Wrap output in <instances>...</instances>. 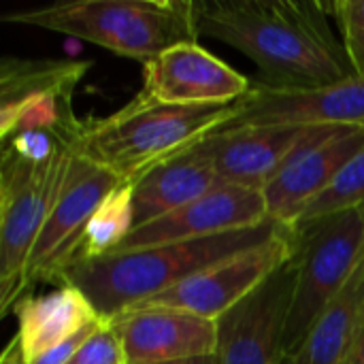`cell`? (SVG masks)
<instances>
[{
	"mask_svg": "<svg viewBox=\"0 0 364 364\" xmlns=\"http://www.w3.org/2000/svg\"><path fill=\"white\" fill-rule=\"evenodd\" d=\"M194 13L198 34L241 51L271 85L316 87L354 75L324 2L194 0Z\"/></svg>",
	"mask_w": 364,
	"mask_h": 364,
	"instance_id": "obj_1",
	"label": "cell"
},
{
	"mask_svg": "<svg viewBox=\"0 0 364 364\" xmlns=\"http://www.w3.org/2000/svg\"><path fill=\"white\" fill-rule=\"evenodd\" d=\"M286 228V224L267 220L260 226L218 237L111 252L68 267L60 284L77 286L96 311L109 320L222 260L279 237Z\"/></svg>",
	"mask_w": 364,
	"mask_h": 364,
	"instance_id": "obj_2",
	"label": "cell"
},
{
	"mask_svg": "<svg viewBox=\"0 0 364 364\" xmlns=\"http://www.w3.org/2000/svg\"><path fill=\"white\" fill-rule=\"evenodd\" d=\"M235 109L237 102L188 107L139 94L119 111L83 122L77 151L113 171L124 183H132L160 162L220 130Z\"/></svg>",
	"mask_w": 364,
	"mask_h": 364,
	"instance_id": "obj_3",
	"label": "cell"
},
{
	"mask_svg": "<svg viewBox=\"0 0 364 364\" xmlns=\"http://www.w3.org/2000/svg\"><path fill=\"white\" fill-rule=\"evenodd\" d=\"M2 19L68 34L143 64L200 36L194 0H75L15 11Z\"/></svg>",
	"mask_w": 364,
	"mask_h": 364,
	"instance_id": "obj_4",
	"label": "cell"
},
{
	"mask_svg": "<svg viewBox=\"0 0 364 364\" xmlns=\"http://www.w3.org/2000/svg\"><path fill=\"white\" fill-rule=\"evenodd\" d=\"M290 228L292 256L288 264L294 275V288L284 337L286 358L301 348L314 322L343 290L363 260L364 209Z\"/></svg>",
	"mask_w": 364,
	"mask_h": 364,
	"instance_id": "obj_5",
	"label": "cell"
},
{
	"mask_svg": "<svg viewBox=\"0 0 364 364\" xmlns=\"http://www.w3.org/2000/svg\"><path fill=\"white\" fill-rule=\"evenodd\" d=\"M75 149L47 164H32L2 151L0 158V314L6 316L23 294L32 247L62 188Z\"/></svg>",
	"mask_w": 364,
	"mask_h": 364,
	"instance_id": "obj_6",
	"label": "cell"
},
{
	"mask_svg": "<svg viewBox=\"0 0 364 364\" xmlns=\"http://www.w3.org/2000/svg\"><path fill=\"white\" fill-rule=\"evenodd\" d=\"M119 183L124 181L113 171L77 149L73 151L58 198L32 247L21 286L23 292L38 282H62L66 269L77 258L92 213Z\"/></svg>",
	"mask_w": 364,
	"mask_h": 364,
	"instance_id": "obj_7",
	"label": "cell"
},
{
	"mask_svg": "<svg viewBox=\"0 0 364 364\" xmlns=\"http://www.w3.org/2000/svg\"><path fill=\"white\" fill-rule=\"evenodd\" d=\"M290 256L292 228L288 226L279 237L222 260L134 307H171L218 320L258 290L290 260Z\"/></svg>",
	"mask_w": 364,
	"mask_h": 364,
	"instance_id": "obj_8",
	"label": "cell"
},
{
	"mask_svg": "<svg viewBox=\"0 0 364 364\" xmlns=\"http://www.w3.org/2000/svg\"><path fill=\"white\" fill-rule=\"evenodd\" d=\"M243 126H356L364 128V77L316 87H279L267 81L237 100L232 117L220 128Z\"/></svg>",
	"mask_w": 364,
	"mask_h": 364,
	"instance_id": "obj_9",
	"label": "cell"
},
{
	"mask_svg": "<svg viewBox=\"0 0 364 364\" xmlns=\"http://www.w3.org/2000/svg\"><path fill=\"white\" fill-rule=\"evenodd\" d=\"M294 275L286 262L258 290L215 320V364H284Z\"/></svg>",
	"mask_w": 364,
	"mask_h": 364,
	"instance_id": "obj_10",
	"label": "cell"
},
{
	"mask_svg": "<svg viewBox=\"0 0 364 364\" xmlns=\"http://www.w3.org/2000/svg\"><path fill=\"white\" fill-rule=\"evenodd\" d=\"M326 126H243L215 130L194 145L222 183L264 190L284 164Z\"/></svg>",
	"mask_w": 364,
	"mask_h": 364,
	"instance_id": "obj_11",
	"label": "cell"
},
{
	"mask_svg": "<svg viewBox=\"0 0 364 364\" xmlns=\"http://www.w3.org/2000/svg\"><path fill=\"white\" fill-rule=\"evenodd\" d=\"M252 83L198 43H181L143 64L141 94L168 105H232Z\"/></svg>",
	"mask_w": 364,
	"mask_h": 364,
	"instance_id": "obj_12",
	"label": "cell"
},
{
	"mask_svg": "<svg viewBox=\"0 0 364 364\" xmlns=\"http://www.w3.org/2000/svg\"><path fill=\"white\" fill-rule=\"evenodd\" d=\"M267 220V205L260 190L222 183L177 211L132 228L115 252L218 237L260 226Z\"/></svg>",
	"mask_w": 364,
	"mask_h": 364,
	"instance_id": "obj_13",
	"label": "cell"
},
{
	"mask_svg": "<svg viewBox=\"0 0 364 364\" xmlns=\"http://www.w3.org/2000/svg\"><path fill=\"white\" fill-rule=\"evenodd\" d=\"M124 350V364H171L215 356V320L171 309L132 307L109 318Z\"/></svg>",
	"mask_w": 364,
	"mask_h": 364,
	"instance_id": "obj_14",
	"label": "cell"
},
{
	"mask_svg": "<svg viewBox=\"0 0 364 364\" xmlns=\"http://www.w3.org/2000/svg\"><path fill=\"white\" fill-rule=\"evenodd\" d=\"M364 147V128L326 126L307 141L262 190L267 215L290 226Z\"/></svg>",
	"mask_w": 364,
	"mask_h": 364,
	"instance_id": "obj_15",
	"label": "cell"
},
{
	"mask_svg": "<svg viewBox=\"0 0 364 364\" xmlns=\"http://www.w3.org/2000/svg\"><path fill=\"white\" fill-rule=\"evenodd\" d=\"M13 314L17 316V339L28 363L105 320L73 284H60L41 296H26L13 307Z\"/></svg>",
	"mask_w": 364,
	"mask_h": 364,
	"instance_id": "obj_16",
	"label": "cell"
},
{
	"mask_svg": "<svg viewBox=\"0 0 364 364\" xmlns=\"http://www.w3.org/2000/svg\"><path fill=\"white\" fill-rule=\"evenodd\" d=\"M218 186L220 177L192 145L132 181L134 228L177 211Z\"/></svg>",
	"mask_w": 364,
	"mask_h": 364,
	"instance_id": "obj_17",
	"label": "cell"
},
{
	"mask_svg": "<svg viewBox=\"0 0 364 364\" xmlns=\"http://www.w3.org/2000/svg\"><path fill=\"white\" fill-rule=\"evenodd\" d=\"M364 324V256L354 275L320 314L301 348L284 364H343Z\"/></svg>",
	"mask_w": 364,
	"mask_h": 364,
	"instance_id": "obj_18",
	"label": "cell"
},
{
	"mask_svg": "<svg viewBox=\"0 0 364 364\" xmlns=\"http://www.w3.org/2000/svg\"><path fill=\"white\" fill-rule=\"evenodd\" d=\"M90 62L6 55L0 62V111H9L34 96H73Z\"/></svg>",
	"mask_w": 364,
	"mask_h": 364,
	"instance_id": "obj_19",
	"label": "cell"
},
{
	"mask_svg": "<svg viewBox=\"0 0 364 364\" xmlns=\"http://www.w3.org/2000/svg\"><path fill=\"white\" fill-rule=\"evenodd\" d=\"M132 228H134L132 183H119L92 213L73 264L115 252Z\"/></svg>",
	"mask_w": 364,
	"mask_h": 364,
	"instance_id": "obj_20",
	"label": "cell"
},
{
	"mask_svg": "<svg viewBox=\"0 0 364 364\" xmlns=\"http://www.w3.org/2000/svg\"><path fill=\"white\" fill-rule=\"evenodd\" d=\"M364 209V147L337 173L328 188L318 194L290 226L309 224L328 215Z\"/></svg>",
	"mask_w": 364,
	"mask_h": 364,
	"instance_id": "obj_21",
	"label": "cell"
},
{
	"mask_svg": "<svg viewBox=\"0 0 364 364\" xmlns=\"http://www.w3.org/2000/svg\"><path fill=\"white\" fill-rule=\"evenodd\" d=\"M328 11L339 26L341 41L354 75L364 77V0L328 2Z\"/></svg>",
	"mask_w": 364,
	"mask_h": 364,
	"instance_id": "obj_22",
	"label": "cell"
},
{
	"mask_svg": "<svg viewBox=\"0 0 364 364\" xmlns=\"http://www.w3.org/2000/svg\"><path fill=\"white\" fill-rule=\"evenodd\" d=\"M68 364H124L122 341L109 320L81 343Z\"/></svg>",
	"mask_w": 364,
	"mask_h": 364,
	"instance_id": "obj_23",
	"label": "cell"
},
{
	"mask_svg": "<svg viewBox=\"0 0 364 364\" xmlns=\"http://www.w3.org/2000/svg\"><path fill=\"white\" fill-rule=\"evenodd\" d=\"M105 320H100V322H96V324H92V326H87L85 331H81L79 335H75V337H70L68 341H64L62 346H58V348H53V350H49V352H45V354H41L38 358H34L32 363L28 364H68L70 363V358L75 356V352L81 348V343L102 324Z\"/></svg>",
	"mask_w": 364,
	"mask_h": 364,
	"instance_id": "obj_24",
	"label": "cell"
},
{
	"mask_svg": "<svg viewBox=\"0 0 364 364\" xmlns=\"http://www.w3.org/2000/svg\"><path fill=\"white\" fill-rule=\"evenodd\" d=\"M0 364H28L26 354L21 350V343L17 339V335L9 341V346L4 348L2 356H0Z\"/></svg>",
	"mask_w": 364,
	"mask_h": 364,
	"instance_id": "obj_25",
	"label": "cell"
},
{
	"mask_svg": "<svg viewBox=\"0 0 364 364\" xmlns=\"http://www.w3.org/2000/svg\"><path fill=\"white\" fill-rule=\"evenodd\" d=\"M343 364H364V324L360 328V335L354 343V348L350 350L348 358L343 360Z\"/></svg>",
	"mask_w": 364,
	"mask_h": 364,
	"instance_id": "obj_26",
	"label": "cell"
},
{
	"mask_svg": "<svg viewBox=\"0 0 364 364\" xmlns=\"http://www.w3.org/2000/svg\"><path fill=\"white\" fill-rule=\"evenodd\" d=\"M171 364H215V360H213V356H209V358H194V360H181V363Z\"/></svg>",
	"mask_w": 364,
	"mask_h": 364,
	"instance_id": "obj_27",
	"label": "cell"
}]
</instances>
